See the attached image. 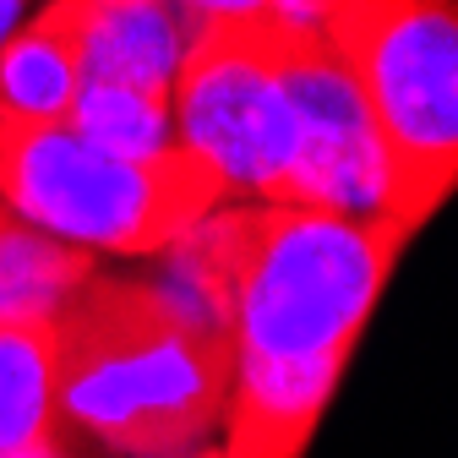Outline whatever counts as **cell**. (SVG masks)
<instances>
[{
	"label": "cell",
	"instance_id": "obj_1",
	"mask_svg": "<svg viewBox=\"0 0 458 458\" xmlns=\"http://www.w3.org/2000/svg\"><path fill=\"white\" fill-rule=\"evenodd\" d=\"M229 295V458H306L355 344L415 241L387 218L295 202L213 208Z\"/></svg>",
	"mask_w": 458,
	"mask_h": 458
},
{
	"label": "cell",
	"instance_id": "obj_2",
	"mask_svg": "<svg viewBox=\"0 0 458 458\" xmlns=\"http://www.w3.org/2000/svg\"><path fill=\"white\" fill-rule=\"evenodd\" d=\"M229 398V322L164 278L93 273L55 317L66 437L114 458H186Z\"/></svg>",
	"mask_w": 458,
	"mask_h": 458
},
{
	"label": "cell",
	"instance_id": "obj_3",
	"mask_svg": "<svg viewBox=\"0 0 458 458\" xmlns=\"http://www.w3.org/2000/svg\"><path fill=\"white\" fill-rule=\"evenodd\" d=\"M311 28L387 153L393 224L420 235L458 181V0H317Z\"/></svg>",
	"mask_w": 458,
	"mask_h": 458
},
{
	"label": "cell",
	"instance_id": "obj_4",
	"mask_svg": "<svg viewBox=\"0 0 458 458\" xmlns=\"http://www.w3.org/2000/svg\"><path fill=\"white\" fill-rule=\"evenodd\" d=\"M0 202L44 235L93 257H158L224 208V191L191 153L126 158L66 121H0Z\"/></svg>",
	"mask_w": 458,
	"mask_h": 458
},
{
	"label": "cell",
	"instance_id": "obj_5",
	"mask_svg": "<svg viewBox=\"0 0 458 458\" xmlns=\"http://www.w3.org/2000/svg\"><path fill=\"white\" fill-rule=\"evenodd\" d=\"M284 33L278 17L202 22L181 55L169 88L175 148L218 181L224 202H290L301 126L284 88Z\"/></svg>",
	"mask_w": 458,
	"mask_h": 458
},
{
	"label": "cell",
	"instance_id": "obj_6",
	"mask_svg": "<svg viewBox=\"0 0 458 458\" xmlns=\"http://www.w3.org/2000/svg\"><path fill=\"white\" fill-rule=\"evenodd\" d=\"M284 88H290L295 126H301L290 202L344 213V218H387L393 224L387 153L366 121L355 82L344 77L338 55L306 22H290V33H284Z\"/></svg>",
	"mask_w": 458,
	"mask_h": 458
},
{
	"label": "cell",
	"instance_id": "obj_7",
	"mask_svg": "<svg viewBox=\"0 0 458 458\" xmlns=\"http://www.w3.org/2000/svg\"><path fill=\"white\" fill-rule=\"evenodd\" d=\"M77 12V49L82 82H121L169 93L181 72V55L197 33L186 12L169 0H72Z\"/></svg>",
	"mask_w": 458,
	"mask_h": 458
},
{
	"label": "cell",
	"instance_id": "obj_8",
	"mask_svg": "<svg viewBox=\"0 0 458 458\" xmlns=\"http://www.w3.org/2000/svg\"><path fill=\"white\" fill-rule=\"evenodd\" d=\"M82 88V49L72 0H49L0 38V121L55 126L66 121Z\"/></svg>",
	"mask_w": 458,
	"mask_h": 458
},
{
	"label": "cell",
	"instance_id": "obj_9",
	"mask_svg": "<svg viewBox=\"0 0 458 458\" xmlns=\"http://www.w3.org/2000/svg\"><path fill=\"white\" fill-rule=\"evenodd\" d=\"M93 273V251L44 235L0 202V322H55Z\"/></svg>",
	"mask_w": 458,
	"mask_h": 458
},
{
	"label": "cell",
	"instance_id": "obj_10",
	"mask_svg": "<svg viewBox=\"0 0 458 458\" xmlns=\"http://www.w3.org/2000/svg\"><path fill=\"white\" fill-rule=\"evenodd\" d=\"M66 447L55 404V322H0V453Z\"/></svg>",
	"mask_w": 458,
	"mask_h": 458
},
{
	"label": "cell",
	"instance_id": "obj_11",
	"mask_svg": "<svg viewBox=\"0 0 458 458\" xmlns=\"http://www.w3.org/2000/svg\"><path fill=\"white\" fill-rule=\"evenodd\" d=\"M66 126L82 131L88 142L126 153V158H158L175 153V114H169V93L148 88H121V82H82Z\"/></svg>",
	"mask_w": 458,
	"mask_h": 458
},
{
	"label": "cell",
	"instance_id": "obj_12",
	"mask_svg": "<svg viewBox=\"0 0 458 458\" xmlns=\"http://www.w3.org/2000/svg\"><path fill=\"white\" fill-rule=\"evenodd\" d=\"M169 6L186 12L197 28L202 22H241V17H278V22H306L311 28L317 0H169Z\"/></svg>",
	"mask_w": 458,
	"mask_h": 458
},
{
	"label": "cell",
	"instance_id": "obj_13",
	"mask_svg": "<svg viewBox=\"0 0 458 458\" xmlns=\"http://www.w3.org/2000/svg\"><path fill=\"white\" fill-rule=\"evenodd\" d=\"M17 22H22V0H0V38H6Z\"/></svg>",
	"mask_w": 458,
	"mask_h": 458
},
{
	"label": "cell",
	"instance_id": "obj_14",
	"mask_svg": "<svg viewBox=\"0 0 458 458\" xmlns=\"http://www.w3.org/2000/svg\"><path fill=\"white\" fill-rule=\"evenodd\" d=\"M0 458H72L66 447H33V453H0Z\"/></svg>",
	"mask_w": 458,
	"mask_h": 458
},
{
	"label": "cell",
	"instance_id": "obj_15",
	"mask_svg": "<svg viewBox=\"0 0 458 458\" xmlns=\"http://www.w3.org/2000/svg\"><path fill=\"white\" fill-rule=\"evenodd\" d=\"M186 458H229V453H224V447H218V442H213V447H191V453H186Z\"/></svg>",
	"mask_w": 458,
	"mask_h": 458
}]
</instances>
